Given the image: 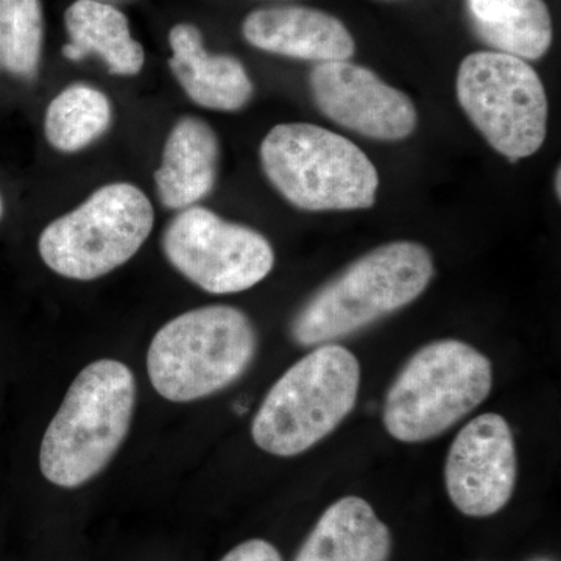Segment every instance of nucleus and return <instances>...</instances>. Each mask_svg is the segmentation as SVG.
I'll return each instance as SVG.
<instances>
[{
    "mask_svg": "<svg viewBox=\"0 0 561 561\" xmlns=\"http://www.w3.org/2000/svg\"><path fill=\"white\" fill-rule=\"evenodd\" d=\"M434 276L421 243H386L350 264L302 305L291 320L297 345L320 346L350 337L411 305Z\"/></svg>",
    "mask_w": 561,
    "mask_h": 561,
    "instance_id": "nucleus-1",
    "label": "nucleus"
},
{
    "mask_svg": "<svg viewBox=\"0 0 561 561\" xmlns=\"http://www.w3.org/2000/svg\"><path fill=\"white\" fill-rule=\"evenodd\" d=\"M136 379L119 360L87 365L70 383L39 448V470L60 489H79L105 470L130 431Z\"/></svg>",
    "mask_w": 561,
    "mask_h": 561,
    "instance_id": "nucleus-2",
    "label": "nucleus"
},
{
    "mask_svg": "<svg viewBox=\"0 0 561 561\" xmlns=\"http://www.w3.org/2000/svg\"><path fill=\"white\" fill-rule=\"evenodd\" d=\"M257 353V332L232 306H205L168 321L147 353L153 389L171 402L208 398L241 379Z\"/></svg>",
    "mask_w": 561,
    "mask_h": 561,
    "instance_id": "nucleus-3",
    "label": "nucleus"
},
{
    "mask_svg": "<svg viewBox=\"0 0 561 561\" xmlns=\"http://www.w3.org/2000/svg\"><path fill=\"white\" fill-rule=\"evenodd\" d=\"M360 365L337 343L317 346L275 382L251 424L262 451L294 457L337 430L356 405Z\"/></svg>",
    "mask_w": 561,
    "mask_h": 561,
    "instance_id": "nucleus-4",
    "label": "nucleus"
},
{
    "mask_svg": "<svg viewBox=\"0 0 561 561\" xmlns=\"http://www.w3.org/2000/svg\"><path fill=\"white\" fill-rule=\"evenodd\" d=\"M261 162L275 190L297 208L319 213L375 205L379 175L370 158L319 125H276L262 140Z\"/></svg>",
    "mask_w": 561,
    "mask_h": 561,
    "instance_id": "nucleus-5",
    "label": "nucleus"
},
{
    "mask_svg": "<svg viewBox=\"0 0 561 561\" xmlns=\"http://www.w3.org/2000/svg\"><path fill=\"white\" fill-rule=\"evenodd\" d=\"M493 368L468 343L437 341L416 351L387 393L382 420L398 442L432 440L489 397Z\"/></svg>",
    "mask_w": 561,
    "mask_h": 561,
    "instance_id": "nucleus-6",
    "label": "nucleus"
},
{
    "mask_svg": "<svg viewBox=\"0 0 561 561\" xmlns=\"http://www.w3.org/2000/svg\"><path fill=\"white\" fill-rule=\"evenodd\" d=\"M154 213L130 183L106 184L41 232V260L62 278L92 280L127 264L149 239Z\"/></svg>",
    "mask_w": 561,
    "mask_h": 561,
    "instance_id": "nucleus-7",
    "label": "nucleus"
},
{
    "mask_svg": "<svg viewBox=\"0 0 561 561\" xmlns=\"http://www.w3.org/2000/svg\"><path fill=\"white\" fill-rule=\"evenodd\" d=\"M457 98L472 125L502 157H531L548 135V95L529 62L501 51L468 55L457 73Z\"/></svg>",
    "mask_w": 561,
    "mask_h": 561,
    "instance_id": "nucleus-8",
    "label": "nucleus"
},
{
    "mask_svg": "<svg viewBox=\"0 0 561 561\" xmlns=\"http://www.w3.org/2000/svg\"><path fill=\"white\" fill-rule=\"evenodd\" d=\"M162 250L184 278L214 295L249 290L275 265V251L261 232L197 205L169 224Z\"/></svg>",
    "mask_w": 561,
    "mask_h": 561,
    "instance_id": "nucleus-9",
    "label": "nucleus"
},
{
    "mask_svg": "<svg viewBox=\"0 0 561 561\" xmlns=\"http://www.w3.org/2000/svg\"><path fill=\"white\" fill-rule=\"evenodd\" d=\"M516 476L515 438L504 416L483 413L454 438L445 482L453 504L463 515H496L512 500Z\"/></svg>",
    "mask_w": 561,
    "mask_h": 561,
    "instance_id": "nucleus-10",
    "label": "nucleus"
},
{
    "mask_svg": "<svg viewBox=\"0 0 561 561\" xmlns=\"http://www.w3.org/2000/svg\"><path fill=\"white\" fill-rule=\"evenodd\" d=\"M311 91L328 119L365 138L393 142L416 128L419 114L411 98L364 66L320 62L312 69Z\"/></svg>",
    "mask_w": 561,
    "mask_h": 561,
    "instance_id": "nucleus-11",
    "label": "nucleus"
},
{
    "mask_svg": "<svg viewBox=\"0 0 561 561\" xmlns=\"http://www.w3.org/2000/svg\"><path fill=\"white\" fill-rule=\"evenodd\" d=\"M251 46L297 60L348 61L356 51L342 21L306 7H273L253 11L242 25Z\"/></svg>",
    "mask_w": 561,
    "mask_h": 561,
    "instance_id": "nucleus-12",
    "label": "nucleus"
},
{
    "mask_svg": "<svg viewBox=\"0 0 561 561\" xmlns=\"http://www.w3.org/2000/svg\"><path fill=\"white\" fill-rule=\"evenodd\" d=\"M169 43V66L192 102L208 110L239 111L251 101L254 88L242 62L231 55H210L195 25H175Z\"/></svg>",
    "mask_w": 561,
    "mask_h": 561,
    "instance_id": "nucleus-13",
    "label": "nucleus"
},
{
    "mask_svg": "<svg viewBox=\"0 0 561 561\" xmlns=\"http://www.w3.org/2000/svg\"><path fill=\"white\" fill-rule=\"evenodd\" d=\"M219 157V139L208 122L191 116L176 122L154 172L162 205L183 210L202 202L216 184Z\"/></svg>",
    "mask_w": 561,
    "mask_h": 561,
    "instance_id": "nucleus-14",
    "label": "nucleus"
},
{
    "mask_svg": "<svg viewBox=\"0 0 561 561\" xmlns=\"http://www.w3.org/2000/svg\"><path fill=\"white\" fill-rule=\"evenodd\" d=\"M389 527L367 501L342 497L324 511L294 561H389Z\"/></svg>",
    "mask_w": 561,
    "mask_h": 561,
    "instance_id": "nucleus-15",
    "label": "nucleus"
},
{
    "mask_svg": "<svg viewBox=\"0 0 561 561\" xmlns=\"http://www.w3.org/2000/svg\"><path fill=\"white\" fill-rule=\"evenodd\" d=\"M65 24L70 43L62 55L70 61H81L98 54L114 76L131 77L140 72L146 61L142 46L133 39L127 16L113 5L99 0H77L66 10Z\"/></svg>",
    "mask_w": 561,
    "mask_h": 561,
    "instance_id": "nucleus-16",
    "label": "nucleus"
},
{
    "mask_svg": "<svg viewBox=\"0 0 561 561\" xmlns=\"http://www.w3.org/2000/svg\"><path fill=\"white\" fill-rule=\"evenodd\" d=\"M468 14L479 38L494 51L529 61L551 47L552 18L545 0H468Z\"/></svg>",
    "mask_w": 561,
    "mask_h": 561,
    "instance_id": "nucleus-17",
    "label": "nucleus"
},
{
    "mask_svg": "<svg viewBox=\"0 0 561 561\" xmlns=\"http://www.w3.org/2000/svg\"><path fill=\"white\" fill-rule=\"evenodd\" d=\"M113 111L108 98L88 84H70L47 106L44 131L55 150L76 153L108 130Z\"/></svg>",
    "mask_w": 561,
    "mask_h": 561,
    "instance_id": "nucleus-18",
    "label": "nucleus"
},
{
    "mask_svg": "<svg viewBox=\"0 0 561 561\" xmlns=\"http://www.w3.org/2000/svg\"><path fill=\"white\" fill-rule=\"evenodd\" d=\"M43 50L39 0H0V65L11 76L33 79Z\"/></svg>",
    "mask_w": 561,
    "mask_h": 561,
    "instance_id": "nucleus-19",
    "label": "nucleus"
},
{
    "mask_svg": "<svg viewBox=\"0 0 561 561\" xmlns=\"http://www.w3.org/2000/svg\"><path fill=\"white\" fill-rule=\"evenodd\" d=\"M220 561H283L272 542L254 538L231 549Z\"/></svg>",
    "mask_w": 561,
    "mask_h": 561,
    "instance_id": "nucleus-20",
    "label": "nucleus"
},
{
    "mask_svg": "<svg viewBox=\"0 0 561 561\" xmlns=\"http://www.w3.org/2000/svg\"><path fill=\"white\" fill-rule=\"evenodd\" d=\"M560 169H557V172H556V192H557V197H560V194H561V190H560Z\"/></svg>",
    "mask_w": 561,
    "mask_h": 561,
    "instance_id": "nucleus-21",
    "label": "nucleus"
},
{
    "mask_svg": "<svg viewBox=\"0 0 561 561\" xmlns=\"http://www.w3.org/2000/svg\"><path fill=\"white\" fill-rule=\"evenodd\" d=\"M3 216V202H2V195H0V220H2Z\"/></svg>",
    "mask_w": 561,
    "mask_h": 561,
    "instance_id": "nucleus-22",
    "label": "nucleus"
},
{
    "mask_svg": "<svg viewBox=\"0 0 561 561\" xmlns=\"http://www.w3.org/2000/svg\"><path fill=\"white\" fill-rule=\"evenodd\" d=\"M99 2H106V0H99Z\"/></svg>",
    "mask_w": 561,
    "mask_h": 561,
    "instance_id": "nucleus-23",
    "label": "nucleus"
}]
</instances>
